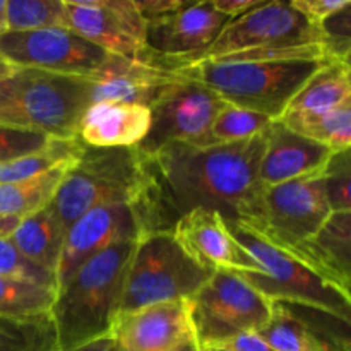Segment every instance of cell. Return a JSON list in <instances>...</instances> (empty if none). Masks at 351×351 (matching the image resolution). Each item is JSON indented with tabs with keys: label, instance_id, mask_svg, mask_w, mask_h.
<instances>
[{
	"label": "cell",
	"instance_id": "cell-1",
	"mask_svg": "<svg viewBox=\"0 0 351 351\" xmlns=\"http://www.w3.org/2000/svg\"><path fill=\"white\" fill-rule=\"evenodd\" d=\"M264 132L211 147L171 143L144 156L146 180L130 204L141 237L171 232L175 223L194 209H213L226 223L256 230L266 189L259 180Z\"/></svg>",
	"mask_w": 351,
	"mask_h": 351
},
{
	"label": "cell",
	"instance_id": "cell-2",
	"mask_svg": "<svg viewBox=\"0 0 351 351\" xmlns=\"http://www.w3.org/2000/svg\"><path fill=\"white\" fill-rule=\"evenodd\" d=\"M137 240H123L96 254L58 285L50 308L58 351L110 335Z\"/></svg>",
	"mask_w": 351,
	"mask_h": 351
},
{
	"label": "cell",
	"instance_id": "cell-3",
	"mask_svg": "<svg viewBox=\"0 0 351 351\" xmlns=\"http://www.w3.org/2000/svg\"><path fill=\"white\" fill-rule=\"evenodd\" d=\"M331 60L336 58L197 62L182 69L226 105L281 120L302 88Z\"/></svg>",
	"mask_w": 351,
	"mask_h": 351
},
{
	"label": "cell",
	"instance_id": "cell-4",
	"mask_svg": "<svg viewBox=\"0 0 351 351\" xmlns=\"http://www.w3.org/2000/svg\"><path fill=\"white\" fill-rule=\"evenodd\" d=\"M233 239L249 254L259 271L237 273L271 302L312 308L350 324L351 295L332 287L285 250L239 223H228Z\"/></svg>",
	"mask_w": 351,
	"mask_h": 351
},
{
	"label": "cell",
	"instance_id": "cell-5",
	"mask_svg": "<svg viewBox=\"0 0 351 351\" xmlns=\"http://www.w3.org/2000/svg\"><path fill=\"white\" fill-rule=\"evenodd\" d=\"M144 180V156L136 147L84 144L81 158L65 173L50 206L67 230L84 213L99 206L134 204Z\"/></svg>",
	"mask_w": 351,
	"mask_h": 351
},
{
	"label": "cell",
	"instance_id": "cell-6",
	"mask_svg": "<svg viewBox=\"0 0 351 351\" xmlns=\"http://www.w3.org/2000/svg\"><path fill=\"white\" fill-rule=\"evenodd\" d=\"M12 98L0 106V123L34 130L50 139H77L91 105V77L19 69Z\"/></svg>",
	"mask_w": 351,
	"mask_h": 351
},
{
	"label": "cell",
	"instance_id": "cell-7",
	"mask_svg": "<svg viewBox=\"0 0 351 351\" xmlns=\"http://www.w3.org/2000/svg\"><path fill=\"white\" fill-rule=\"evenodd\" d=\"M213 273L192 261L171 232L141 237L127 267L117 315L147 305L187 300Z\"/></svg>",
	"mask_w": 351,
	"mask_h": 351
},
{
	"label": "cell",
	"instance_id": "cell-8",
	"mask_svg": "<svg viewBox=\"0 0 351 351\" xmlns=\"http://www.w3.org/2000/svg\"><path fill=\"white\" fill-rule=\"evenodd\" d=\"M195 341L204 350L216 348L240 332H257L269 319L273 302L254 290L235 271H215L187 298Z\"/></svg>",
	"mask_w": 351,
	"mask_h": 351
},
{
	"label": "cell",
	"instance_id": "cell-9",
	"mask_svg": "<svg viewBox=\"0 0 351 351\" xmlns=\"http://www.w3.org/2000/svg\"><path fill=\"white\" fill-rule=\"evenodd\" d=\"M300 45H324L329 48V38L324 27L305 19L290 2L261 0L249 12L230 21L219 36L185 65L219 60L245 51Z\"/></svg>",
	"mask_w": 351,
	"mask_h": 351
},
{
	"label": "cell",
	"instance_id": "cell-10",
	"mask_svg": "<svg viewBox=\"0 0 351 351\" xmlns=\"http://www.w3.org/2000/svg\"><path fill=\"white\" fill-rule=\"evenodd\" d=\"M331 213L322 175L298 178L264 189L261 219L254 232L290 252L312 239Z\"/></svg>",
	"mask_w": 351,
	"mask_h": 351
},
{
	"label": "cell",
	"instance_id": "cell-11",
	"mask_svg": "<svg viewBox=\"0 0 351 351\" xmlns=\"http://www.w3.org/2000/svg\"><path fill=\"white\" fill-rule=\"evenodd\" d=\"M225 105L218 95L187 74L182 81L165 88L149 106V132L136 149L143 156H151L167 144L195 143L204 136Z\"/></svg>",
	"mask_w": 351,
	"mask_h": 351
},
{
	"label": "cell",
	"instance_id": "cell-12",
	"mask_svg": "<svg viewBox=\"0 0 351 351\" xmlns=\"http://www.w3.org/2000/svg\"><path fill=\"white\" fill-rule=\"evenodd\" d=\"M0 55L16 69H36L53 74L91 77L108 53L67 27L5 31L0 34Z\"/></svg>",
	"mask_w": 351,
	"mask_h": 351
},
{
	"label": "cell",
	"instance_id": "cell-13",
	"mask_svg": "<svg viewBox=\"0 0 351 351\" xmlns=\"http://www.w3.org/2000/svg\"><path fill=\"white\" fill-rule=\"evenodd\" d=\"M228 23V17L213 5V0L187 2L177 12L147 23L146 51L141 60L171 69L182 67L202 53Z\"/></svg>",
	"mask_w": 351,
	"mask_h": 351
},
{
	"label": "cell",
	"instance_id": "cell-14",
	"mask_svg": "<svg viewBox=\"0 0 351 351\" xmlns=\"http://www.w3.org/2000/svg\"><path fill=\"white\" fill-rule=\"evenodd\" d=\"M67 29L108 55L141 60L147 23L134 0H64Z\"/></svg>",
	"mask_w": 351,
	"mask_h": 351
},
{
	"label": "cell",
	"instance_id": "cell-15",
	"mask_svg": "<svg viewBox=\"0 0 351 351\" xmlns=\"http://www.w3.org/2000/svg\"><path fill=\"white\" fill-rule=\"evenodd\" d=\"M110 336L117 351H178L195 341L187 300L147 305L117 315Z\"/></svg>",
	"mask_w": 351,
	"mask_h": 351
},
{
	"label": "cell",
	"instance_id": "cell-16",
	"mask_svg": "<svg viewBox=\"0 0 351 351\" xmlns=\"http://www.w3.org/2000/svg\"><path fill=\"white\" fill-rule=\"evenodd\" d=\"M139 237V223L130 204L99 206L84 213L65 232L60 259L55 269L57 285L64 283L69 274L96 254L123 240H137Z\"/></svg>",
	"mask_w": 351,
	"mask_h": 351
},
{
	"label": "cell",
	"instance_id": "cell-17",
	"mask_svg": "<svg viewBox=\"0 0 351 351\" xmlns=\"http://www.w3.org/2000/svg\"><path fill=\"white\" fill-rule=\"evenodd\" d=\"M175 242L199 266L209 271H259L252 257L237 243L226 219L213 209H194L171 230Z\"/></svg>",
	"mask_w": 351,
	"mask_h": 351
},
{
	"label": "cell",
	"instance_id": "cell-18",
	"mask_svg": "<svg viewBox=\"0 0 351 351\" xmlns=\"http://www.w3.org/2000/svg\"><path fill=\"white\" fill-rule=\"evenodd\" d=\"M184 69L108 55L91 75V105L99 101L130 103L149 108L165 88L185 77Z\"/></svg>",
	"mask_w": 351,
	"mask_h": 351
},
{
	"label": "cell",
	"instance_id": "cell-19",
	"mask_svg": "<svg viewBox=\"0 0 351 351\" xmlns=\"http://www.w3.org/2000/svg\"><path fill=\"white\" fill-rule=\"evenodd\" d=\"M264 134L266 149L259 165L263 187L324 173L326 165L332 156L331 149L293 132L281 120H273Z\"/></svg>",
	"mask_w": 351,
	"mask_h": 351
},
{
	"label": "cell",
	"instance_id": "cell-20",
	"mask_svg": "<svg viewBox=\"0 0 351 351\" xmlns=\"http://www.w3.org/2000/svg\"><path fill=\"white\" fill-rule=\"evenodd\" d=\"M290 256L314 271L332 287L350 293L351 285V213H331L317 233L290 250Z\"/></svg>",
	"mask_w": 351,
	"mask_h": 351
},
{
	"label": "cell",
	"instance_id": "cell-21",
	"mask_svg": "<svg viewBox=\"0 0 351 351\" xmlns=\"http://www.w3.org/2000/svg\"><path fill=\"white\" fill-rule=\"evenodd\" d=\"M151 112L130 103L99 101L89 105L77 129V139L91 147H136L147 136Z\"/></svg>",
	"mask_w": 351,
	"mask_h": 351
},
{
	"label": "cell",
	"instance_id": "cell-22",
	"mask_svg": "<svg viewBox=\"0 0 351 351\" xmlns=\"http://www.w3.org/2000/svg\"><path fill=\"white\" fill-rule=\"evenodd\" d=\"M65 232L67 230L64 228L51 206H47L33 215L24 216L9 240L24 257L55 273Z\"/></svg>",
	"mask_w": 351,
	"mask_h": 351
},
{
	"label": "cell",
	"instance_id": "cell-23",
	"mask_svg": "<svg viewBox=\"0 0 351 351\" xmlns=\"http://www.w3.org/2000/svg\"><path fill=\"white\" fill-rule=\"evenodd\" d=\"M257 335L274 351H331L321 322H311L281 302H273L269 319Z\"/></svg>",
	"mask_w": 351,
	"mask_h": 351
},
{
	"label": "cell",
	"instance_id": "cell-24",
	"mask_svg": "<svg viewBox=\"0 0 351 351\" xmlns=\"http://www.w3.org/2000/svg\"><path fill=\"white\" fill-rule=\"evenodd\" d=\"M351 103L350 60H331L326 64L291 101L287 113H326ZM285 113V115H287Z\"/></svg>",
	"mask_w": 351,
	"mask_h": 351
},
{
	"label": "cell",
	"instance_id": "cell-25",
	"mask_svg": "<svg viewBox=\"0 0 351 351\" xmlns=\"http://www.w3.org/2000/svg\"><path fill=\"white\" fill-rule=\"evenodd\" d=\"M74 165H60L27 180L0 184V216L23 219L50 206L58 185Z\"/></svg>",
	"mask_w": 351,
	"mask_h": 351
},
{
	"label": "cell",
	"instance_id": "cell-26",
	"mask_svg": "<svg viewBox=\"0 0 351 351\" xmlns=\"http://www.w3.org/2000/svg\"><path fill=\"white\" fill-rule=\"evenodd\" d=\"M281 122L293 132L322 144L332 153L348 151L351 146V103L317 115L290 112Z\"/></svg>",
	"mask_w": 351,
	"mask_h": 351
},
{
	"label": "cell",
	"instance_id": "cell-27",
	"mask_svg": "<svg viewBox=\"0 0 351 351\" xmlns=\"http://www.w3.org/2000/svg\"><path fill=\"white\" fill-rule=\"evenodd\" d=\"M84 144L79 139H50L34 153L0 165V184L27 180L60 165H74L81 158Z\"/></svg>",
	"mask_w": 351,
	"mask_h": 351
},
{
	"label": "cell",
	"instance_id": "cell-28",
	"mask_svg": "<svg viewBox=\"0 0 351 351\" xmlns=\"http://www.w3.org/2000/svg\"><path fill=\"white\" fill-rule=\"evenodd\" d=\"M57 290L0 276V319L26 321L50 314Z\"/></svg>",
	"mask_w": 351,
	"mask_h": 351
},
{
	"label": "cell",
	"instance_id": "cell-29",
	"mask_svg": "<svg viewBox=\"0 0 351 351\" xmlns=\"http://www.w3.org/2000/svg\"><path fill=\"white\" fill-rule=\"evenodd\" d=\"M271 122L273 120L259 115V113L249 112V110L239 108V106L225 105V108L216 115L215 122L206 130L204 136L192 143V146L211 147L250 139L257 134H263Z\"/></svg>",
	"mask_w": 351,
	"mask_h": 351
},
{
	"label": "cell",
	"instance_id": "cell-30",
	"mask_svg": "<svg viewBox=\"0 0 351 351\" xmlns=\"http://www.w3.org/2000/svg\"><path fill=\"white\" fill-rule=\"evenodd\" d=\"M0 351H58L50 314L26 321L0 319Z\"/></svg>",
	"mask_w": 351,
	"mask_h": 351
},
{
	"label": "cell",
	"instance_id": "cell-31",
	"mask_svg": "<svg viewBox=\"0 0 351 351\" xmlns=\"http://www.w3.org/2000/svg\"><path fill=\"white\" fill-rule=\"evenodd\" d=\"M5 17L7 31L67 27L64 0H9Z\"/></svg>",
	"mask_w": 351,
	"mask_h": 351
},
{
	"label": "cell",
	"instance_id": "cell-32",
	"mask_svg": "<svg viewBox=\"0 0 351 351\" xmlns=\"http://www.w3.org/2000/svg\"><path fill=\"white\" fill-rule=\"evenodd\" d=\"M0 276L29 281V283L41 285V287L55 288V290L58 287L53 271L45 269L24 257L9 239H0Z\"/></svg>",
	"mask_w": 351,
	"mask_h": 351
},
{
	"label": "cell",
	"instance_id": "cell-33",
	"mask_svg": "<svg viewBox=\"0 0 351 351\" xmlns=\"http://www.w3.org/2000/svg\"><path fill=\"white\" fill-rule=\"evenodd\" d=\"M324 180L326 197L332 213L350 211V182H351V163L350 149L332 153L329 158L326 170L322 173Z\"/></svg>",
	"mask_w": 351,
	"mask_h": 351
},
{
	"label": "cell",
	"instance_id": "cell-34",
	"mask_svg": "<svg viewBox=\"0 0 351 351\" xmlns=\"http://www.w3.org/2000/svg\"><path fill=\"white\" fill-rule=\"evenodd\" d=\"M50 137L34 130L0 123V165L45 147Z\"/></svg>",
	"mask_w": 351,
	"mask_h": 351
},
{
	"label": "cell",
	"instance_id": "cell-35",
	"mask_svg": "<svg viewBox=\"0 0 351 351\" xmlns=\"http://www.w3.org/2000/svg\"><path fill=\"white\" fill-rule=\"evenodd\" d=\"M290 3L315 26H322L329 17L351 7L350 0H291Z\"/></svg>",
	"mask_w": 351,
	"mask_h": 351
},
{
	"label": "cell",
	"instance_id": "cell-36",
	"mask_svg": "<svg viewBox=\"0 0 351 351\" xmlns=\"http://www.w3.org/2000/svg\"><path fill=\"white\" fill-rule=\"evenodd\" d=\"M134 2H136L137 10L146 23L170 16V14L177 12L182 7L187 5V2H184V0H134Z\"/></svg>",
	"mask_w": 351,
	"mask_h": 351
},
{
	"label": "cell",
	"instance_id": "cell-37",
	"mask_svg": "<svg viewBox=\"0 0 351 351\" xmlns=\"http://www.w3.org/2000/svg\"><path fill=\"white\" fill-rule=\"evenodd\" d=\"M216 348L225 351H274L259 335H257V332L254 331L240 332V335L232 336V338L223 341L221 345H218Z\"/></svg>",
	"mask_w": 351,
	"mask_h": 351
},
{
	"label": "cell",
	"instance_id": "cell-38",
	"mask_svg": "<svg viewBox=\"0 0 351 351\" xmlns=\"http://www.w3.org/2000/svg\"><path fill=\"white\" fill-rule=\"evenodd\" d=\"M261 0H213V5L232 21L240 17L242 14L249 12Z\"/></svg>",
	"mask_w": 351,
	"mask_h": 351
},
{
	"label": "cell",
	"instance_id": "cell-39",
	"mask_svg": "<svg viewBox=\"0 0 351 351\" xmlns=\"http://www.w3.org/2000/svg\"><path fill=\"white\" fill-rule=\"evenodd\" d=\"M64 351H117V348L112 336L106 335V336H101V338L91 339V341L84 343V345L74 346V348L64 350Z\"/></svg>",
	"mask_w": 351,
	"mask_h": 351
},
{
	"label": "cell",
	"instance_id": "cell-40",
	"mask_svg": "<svg viewBox=\"0 0 351 351\" xmlns=\"http://www.w3.org/2000/svg\"><path fill=\"white\" fill-rule=\"evenodd\" d=\"M17 74V72H16ZM16 74L12 77H7V79H0V106L5 105L10 98H12L14 91H16V86H17V77Z\"/></svg>",
	"mask_w": 351,
	"mask_h": 351
},
{
	"label": "cell",
	"instance_id": "cell-41",
	"mask_svg": "<svg viewBox=\"0 0 351 351\" xmlns=\"http://www.w3.org/2000/svg\"><path fill=\"white\" fill-rule=\"evenodd\" d=\"M19 221L21 218H16V216H0V239H9Z\"/></svg>",
	"mask_w": 351,
	"mask_h": 351
},
{
	"label": "cell",
	"instance_id": "cell-42",
	"mask_svg": "<svg viewBox=\"0 0 351 351\" xmlns=\"http://www.w3.org/2000/svg\"><path fill=\"white\" fill-rule=\"evenodd\" d=\"M17 71H19V69L14 67V65L10 64V62H7L5 58H3L2 55H0V79L12 77V75L16 74Z\"/></svg>",
	"mask_w": 351,
	"mask_h": 351
},
{
	"label": "cell",
	"instance_id": "cell-43",
	"mask_svg": "<svg viewBox=\"0 0 351 351\" xmlns=\"http://www.w3.org/2000/svg\"><path fill=\"white\" fill-rule=\"evenodd\" d=\"M5 3L7 0H0V34L7 31V17H5Z\"/></svg>",
	"mask_w": 351,
	"mask_h": 351
},
{
	"label": "cell",
	"instance_id": "cell-44",
	"mask_svg": "<svg viewBox=\"0 0 351 351\" xmlns=\"http://www.w3.org/2000/svg\"><path fill=\"white\" fill-rule=\"evenodd\" d=\"M178 351H206V350L201 348L197 341H192V343H189V345H185L184 348L178 350Z\"/></svg>",
	"mask_w": 351,
	"mask_h": 351
},
{
	"label": "cell",
	"instance_id": "cell-45",
	"mask_svg": "<svg viewBox=\"0 0 351 351\" xmlns=\"http://www.w3.org/2000/svg\"><path fill=\"white\" fill-rule=\"evenodd\" d=\"M206 351H225V350H218V348H213V350H206Z\"/></svg>",
	"mask_w": 351,
	"mask_h": 351
}]
</instances>
